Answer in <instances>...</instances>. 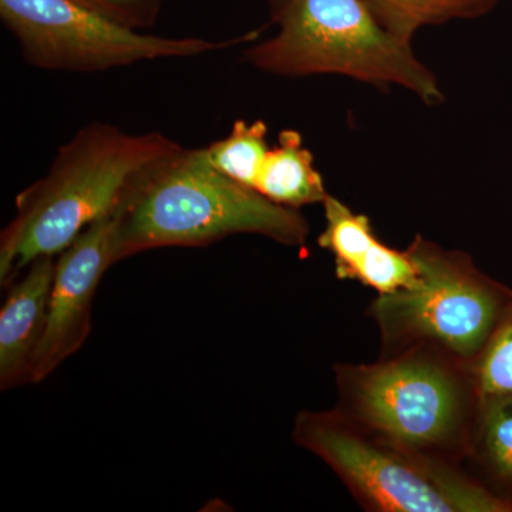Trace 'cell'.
<instances>
[{
	"label": "cell",
	"instance_id": "cell-1",
	"mask_svg": "<svg viewBox=\"0 0 512 512\" xmlns=\"http://www.w3.org/2000/svg\"><path fill=\"white\" fill-rule=\"evenodd\" d=\"M183 146L151 131L109 123L80 128L42 178L20 191L0 234V282L8 286L37 258L57 256L99 220L116 214L148 175Z\"/></svg>",
	"mask_w": 512,
	"mask_h": 512
},
{
	"label": "cell",
	"instance_id": "cell-2",
	"mask_svg": "<svg viewBox=\"0 0 512 512\" xmlns=\"http://www.w3.org/2000/svg\"><path fill=\"white\" fill-rule=\"evenodd\" d=\"M335 409L404 454L466 468L480 406L470 363L416 346L373 363H338Z\"/></svg>",
	"mask_w": 512,
	"mask_h": 512
},
{
	"label": "cell",
	"instance_id": "cell-3",
	"mask_svg": "<svg viewBox=\"0 0 512 512\" xmlns=\"http://www.w3.org/2000/svg\"><path fill=\"white\" fill-rule=\"evenodd\" d=\"M114 262L160 248L208 247L232 235H261L285 247L308 241L301 210L275 204L231 180L205 148H181L113 215Z\"/></svg>",
	"mask_w": 512,
	"mask_h": 512
},
{
	"label": "cell",
	"instance_id": "cell-4",
	"mask_svg": "<svg viewBox=\"0 0 512 512\" xmlns=\"http://www.w3.org/2000/svg\"><path fill=\"white\" fill-rule=\"evenodd\" d=\"M276 33L242 50L259 72L284 77L336 74L379 89L397 86L427 106L444 101L439 79L412 43L384 28L363 0H268Z\"/></svg>",
	"mask_w": 512,
	"mask_h": 512
},
{
	"label": "cell",
	"instance_id": "cell-5",
	"mask_svg": "<svg viewBox=\"0 0 512 512\" xmlns=\"http://www.w3.org/2000/svg\"><path fill=\"white\" fill-rule=\"evenodd\" d=\"M407 254L416 284L377 295L367 316L376 323L380 355L429 346L473 363L512 302V289L481 271L467 252L416 235Z\"/></svg>",
	"mask_w": 512,
	"mask_h": 512
},
{
	"label": "cell",
	"instance_id": "cell-6",
	"mask_svg": "<svg viewBox=\"0 0 512 512\" xmlns=\"http://www.w3.org/2000/svg\"><path fill=\"white\" fill-rule=\"evenodd\" d=\"M292 439L320 458L372 512H512L467 468L404 454L355 426L336 409L303 410Z\"/></svg>",
	"mask_w": 512,
	"mask_h": 512
},
{
	"label": "cell",
	"instance_id": "cell-7",
	"mask_svg": "<svg viewBox=\"0 0 512 512\" xmlns=\"http://www.w3.org/2000/svg\"><path fill=\"white\" fill-rule=\"evenodd\" d=\"M0 19L30 66L101 73L161 59H190L248 45L258 32L228 40L147 35L73 0H0Z\"/></svg>",
	"mask_w": 512,
	"mask_h": 512
},
{
	"label": "cell",
	"instance_id": "cell-8",
	"mask_svg": "<svg viewBox=\"0 0 512 512\" xmlns=\"http://www.w3.org/2000/svg\"><path fill=\"white\" fill-rule=\"evenodd\" d=\"M113 229V215L94 222L56 256L46 328L33 360L32 383L52 375L89 338L94 296L104 274L116 265Z\"/></svg>",
	"mask_w": 512,
	"mask_h": 512
},
{
	"label": "cell",
	"instance_id": "cell-9",
	"mask_svg": "<svg viewBox=\"0 0 512 512\" xmlns=\"http://www.w3.org/2000/svg\"><path fill=\"white\" fill-rule=\"evenodd\" d=\"M322 205L325 228L318 245L333 256L339 281L359 282L377 295L416 284L417 266L406 249L399 251L380 241L369 217L330 194Z\"/></svg>",
	"mask_w": 512,
	"mask_h": 512
},
{
	"label": "cell",
	"instance_id": "cell-10",
	"mask_svg": "<svg viewBox=\"0 0 512 512\" xmlns=\"http://www.w3.org/2000/svg\"><path fill=\"white\" fill-rule=\"evenodd\" d=\"M56 256L30 262L6 288L0 309V387L32 383V366L45 333Z\"/></svg>",
	"mask_w": 512,
	"mask_h": 512
},
{
	"label": "cell",
	"instance_id": "cell-11",
	"mask_svg": "<svg viewBox=\"0 0 512 512\" xmlns=\"http://www.w3.org/2000/svg\"><path fill=\"white\" fill-rule=\"evenodd\" d=\"M255 191L275 204L295 210L326 200L329 192L325 181L299 131L288 128L279 133L278 144L269 150L262 165Z\"/></svg>",
	"mask_w": 512,
	"mask_h": 512
},
{
	"label": "cell",
	"instance_id": "cell-12",
	"mask_svg": "<svg viewBox=\"0 0 512 512\" xmlns=\"http://www.w3.org/2000/svg\"><path fill=\"white\" fill-rule=\"evenodd\" d=\"M466 468L512 507V397H481Z\"/></svg>",
	"mask_w": 512,
	"mask_h": 512
},
{
	"label": "cell",
	"instance_id": "cell-13",
	"mask_svg": "<svg viewBox=\"0 0 512 512\" xmlns=\"http://www.w3.org/2000/svg\"><path fill=\"white\" fill-rule=\"evenodd\" d=\"M376 19L394 36L412 43L427 26L487 15L500 0H363Z\"/></svg>",
	"mask_w": 512,
	"mask_h": 512
},
{
	"label": "cell",
	"instance_id": "cell-14",
	"mask_svg": "<svg viewBox=\"0 0 512 512\" xmlns=\"http://www.w3.org/2000/svg\"><path fill=\"white\" fill-rule=\"evenodd\" d=\"M268 126L262 120H237L227 137L205 147L210 163L231 180L255 190L271 147Z\"/></svg>",
	"mask_w": 512,
	"mask_h": 512
},
{
	"label": "cell",
	"instance_id": "cell-15",
	"mask_svg": "<svg viewBox=\"0 0 512 512\" xmlns=\"http://www.w3.org/2000/svg\"><path fill=\"white\" fill-rule=\"evenodd\" d=\"M478 396L512 397V302L471 363Z\"/></svg>",
	"mask_w": 512,
	"mask_h": 512
},
{
	"label": "cell",
	"instance_id": "cell-16",
	"mask_svg": "<svg viewBox=\"0 0 512 512\" xmlns=\"http://www.w3.org/2000/svg\"><path fill=\"white\" fill-rule=\"evenodd\" d=\"M73 2L136 30L153 28L163 9V0H73Z\"/></svg>",
	"mask_w": 512,
	"mask_h": 512
}]
</instances>
